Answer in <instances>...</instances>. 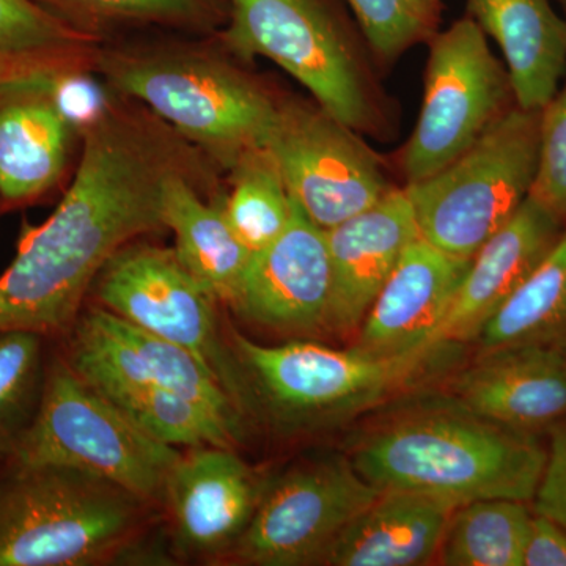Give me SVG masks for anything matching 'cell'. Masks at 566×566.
Here are the masks:
<instances>
[{"mask_svg": "<svg viewBox=\"0 0 566 566\" xmlns=\"http://www.w3.org/2000/svg\"><path fill=\"white\" fill-rule=\"evenodd\" d=\"M331 294L326 232L293 202L289 226L268 248L253 253L229 305L268 329L315 334L331 327Z\"/></svg>", "mask_w": 566, "mask_h": 566, "instance_id": "14", "label": "cell"}, {"mask_svg": "<svg viewBox=\"0 0 566 566\" xmlns=\"http://www.w3.org/2000/svg\"><path fill=\"white\" fill-rule=\"evenodd\" d=\"M428 43L422 109L400 155L406 185L460 158L515 102L505 66L468 14Z\"/></svg>", "mask_w": 566, "mask_h": 566, "instance_id": "9", "label": "cell"}, {"mask_svg": "<svg viewBox=\"0 0 566 566\" xmlns=\"http://www.w3.org/2000/svg\"><path fill=\"white\" fill-rule=\"evenodd\" d=\"M106 311L196 354L240 408L244 378L223 345L218 301L178 259L175 249L148 243L123 245L104 264L91 290Z\"/></svg>", "mask_w": 566, "mask_h": 566, "instance_id": "10", "label": "cell"}, {"mask_svg": "<svg viewBox=\"0 0 566 566\" xmlns=\"http://www.w3.org/2000/svg\"><path fill=\"white\" fill-rule=\"evenodd\" d=\"M458 405L491 422L535 431L566 417V342L480 353L458 376Z\"/></svg>", "mask_w": 566, "mask_h": 566, "instance_id": "17", "label": "cell"}, {"mask_svg": "<svg viewBox=\"0 0 566 566\" xmlns=\"http://www.w3.org/2000/svg\"><path fill=\"white\" fill-rule=\"evenodd\" d=\"M182 453L137 427L106 395L52 357L39 416L9 460L80 469L164 505L170 472Z\"/></svg>", "mask_w": 566, "mask_h": 566, "instance_id": "7", "label": "cell"}, {"mask_svg": "<svg viewBox=\"0 0 566 566\" xmlns=\"http://www.w3.org/2000/svg\"><path fill=\"white\" fill-rule=\"evenodd\" d=\"M471 260L450 255L420 237L412 241L365 315L356 348L400 354L433 345L431 338Z\"/></svg>", "mask_w": 566, "mask_h": 566, "instance_id": "20", "label": "cell"}, {"mask_svg": "<svg viewBox=\"0 0 566 566\" xmlns=\"http://www.w3.org/2000/svg\"><path fill=\"white\" fill-rule=\"evenodd\" d=\"M382 491L352 460L323 458L264 485L251 523L233 546L249 565L323 564L331 547Z\"/></svg>", "mask_w": 566, "mask_h": 566, "instance_id": "12", "label": "cell"}, {"mask_svg": "<svg viewBox=\"0 0 566 566\" xmlns=\"http://www.w3.org/2000/svg\"><path fill=\"white\" fill-rule=\"evenodd\" d=\"M565 226L528 193L512 219L472 256L431 344L447 346L476 338L488 319L557 243Z\"/></svg>", "mask_w": 566, "mask_h": 566, "instance_id": "18", "label": "cell"}, {"mask_svg": "<svg viewBox=\"0 0 566 566\" xmlns=\"http://www.w3.org/2000/svg\"><path fill=\"white\" fill-rule=\"evenodd\" d=\"M527 502L480 499L460 505L439 547L449 566H523L532 520Z\"/></svg>", "mask_w": 566, "mask_h": 566, "instance_id": "27", "label": "cell"}, {"mask_svg": "<svg viewBox=\"0 0 566 566\" xmlns=\"http://www.w3.org/2000/svg\"><path fill=\"white\" fill-rule=\"evenodd\" d=\"M538 151L539 111L515 104L455 161L405 186L419 237L450 255L472 259L527 199Z\"/></svg>", "mask_w": 566, "mask_h": 566, "instance_id": "6", "label": "cell"}, {"mask_svg": "<svg viewBox=\"0 0 566 566\" xmlns=\"http://www.w3.org/2000/svg\"><path fill=\"white\" fill-rule=\"evenodd\" d=\"M531 196L566 223V82L539 111L538 167Z\"/></svg>", "mask_w": 566, "mask_h": 566, "instance_id": "32", "label": "cell"}, {"mask_svg": "<svg viewBox=\"0 0 566 566\" xmlns=\"http://www.w3.org/2000/svg\"><path fill=\"white\" fill-rule=\"evenodd\" d=\"M216 39V36H214ZM218 41V39H216ZM93 71L229 172L266 147L281 98L218 41H103Z\"/></svg>", "mask_w": 566, "mask_h": 566, "instance_id": "2", "label": "cell"}, {"mask_svg": "<svg viewBox=\"0 0 566 566\" xmlns=\"http://www.w3.org/2000/svg\"><path fill=\"white\" fill-rule=\"evenodd\" d=\"M480 353L566 342V226L557 243L485 323Z\"/></svg>", "mask_w": 566, "mask_h": 566, "instance_id": "26", "label": "cell"}, {"mask_svg": "<svg viewBox=\"0 0 566 566\" xmlns=\"http://www.w3.org/2000/svg\"><path fill=\"white\" fill-rule=\"evenodd\" d=\"M216 39L238 61L264 57L303 84L315 103L356 133L376 122L375 92L335 0H229Z\"/></svg>", "mask_w": 566, "mask_h": 566, "instance_id": "5", "label": "cell"}, {"mask_svg": "<svg viewBox=\"0 0 566 566\" xmlns=\"http://www.w3.org/2000/svg\"><path fill=\"white\" fill-rule=\"evenodd\" d=\"M458 509L453 502L408 491H382L346 527L323 565L417 566L438 557Z\"/></svg>", "mask_w": 566, "mask_h": 566, "instance_id": "22", "label": "cell"}, {"mask_svg": "<svg viewBox=\"0 0 566 566\" xmlns=\"http://www.w3.org/2000/svg\"><path fill=\"white\" fill-rule=\"evenodd\" d=\"M368 46L381 61L400 57L438 32L441 9L427 0H346Z\"/></svg>", "mask_w": 566, "mask_h": 566, "instance_id": "31", "label": "cell"}, {"mask_svg": "<svg viewBox=\"0 0 566 566\" xmlns=\"http://www.w3.org/2000/svg\"><path fill=\"white\" fill-rule=\"evenodd\" d=\"M523 566H566V531L549 517L532 513Z\"/></svg>", "mask_w": 566, "mask_h": 566, "instance_id": "35", "label": "cell"}, {"mask_svg": "<svg viewBox=\"0 0 566 566\" xmlns=\"http://www.w3.org/2000/svg\"><path fill=\"white\" fill-rule=\"evenodd\" d=\"M442 346L400 354L334 349L314 342L256 344L232 334V352L244 381L283 427H315L381 403L416 378Z\"/></svg>", "mask_w": 566, "mask_h": 566, "instance_id": "8", "label": "cell"}, {"mask_svg": "<svg viewBox=\"0 0 566 566\" xmlns=\"http://www.w3.org/2000/svg\"><path fill=\"white\" fill-rule=\"evenodd\" d=\"M549 430L545 471L534 497V512L566 531V417Z\"/></svg>", "mask_w": 566, "mask_h": 566, "instance_id": "34", "label": "cell"}, {"mask_svg": "<svg viewBox=\"0 0 566 566\" xmlns=\"http://www.w3.org/2000/svg\"><path fill=\"white\" fill-rule=\"evenodd\" d=\"M216 174H180L167 182L164 223L166 230H172L174 249L186 270L218 303L230 304L252 253L227 221L223 197L210 202L205 193L218 185Z\"/></svg>", "mask_w": 566, "mask_h": 566, "instance_id": "23", "label": "cell"}, {"mask_svg": "<svg viewBox=\"0 0 566 566\" xmlns=\"http://www.w3.org/2000/svg\"><path fill=\"white\" fill-rule=\"evenodd\" d=\"M82 33L107 41L136 29L214 36L229 21V0H35Z\"/></svg>", "mask_w": 566, "mask_h": 566, "instance_id": "25", "label": "cell"}, {"mask_svg": "<svg viewBox=\"0 0 566 566\" xmlns=\"http://www.w3.org/2000/svg\"><path fill=\"white\" fill-rule=\"evenodd\" d=\"M46 81L59 109L81 136L109 111L115 99V92L93 70L65 71Z\"/></svg>", "mask_w": 566, "mask_h": 566, "instance_id": "33", "label": "cell"}, {"mask_svg": "<svg viewBox=\"0 0 566 566\" xmlns=\"http://www.w3.org/2000/svg\"><path fill=\"white\" fill-rule=\"evenodd\" d=\"M468 17L504 55L516 106L542 111L566 74V18L549 0H468Z\"/></svg>", "mask_w": 566, "mask_h": 566, "instance_id": "21", "label": "cell"}, {"mask_svg": "<svg viewBox=\"0 0 566 566\" xmlns=\"http://www.w3.org/2000/svg\"><path fill=\"white\" fill-rule=\"evenodd\" d=\"M562 7H564L565 18H566V0H560Z\"/></svg>", "mask_w": 566, "mask_h": 566, "instance_id": "37", "label": "cell"}, {"mask_svg": "<svg viewBox=\"0 0 566 566\" xmlns=\"http://www.w3.org/2000/svg\"><path fill=\"white\" fill-rule=\"evenodd\" d=\"M7 458H3L2 455H0V468H2V464H3V461H6Z\"/></svg>", "mask_w": 566, "mask_h": 566, "instance_id": "38", "label": "cell"}, {"mask_svg": "<svg viewBox=\"0 0 566 566\" xmlns=\"http://www.w3.org/2000/svg\"><path fill=\"white\" fill-rule=\"evenodd\" d=\"M191 172L218 167L147 107L115 93L109 111L82 134L61 203L24 233L0 275V331L69 334L112 255L166 230L167 182Z\"/></svg>", "mask_w": 566, "mask_h": 566, "instance_id": "1", "label": "cell"}, {"mask_svg": "<svg viewBox=\"0 0 566 566\" xmlns=\"http://www.w3.org/2000/svg\"><path fill=\"white\" fill-rule=\"evenodd\" d=\"M419 238L406 189H392L378 203L326 230L333 294L331 327L349 333L365 315L412 241Z\"/></svg>", "mask_w": 566, "mask_h": 566, "instance_id": "19", "label": "cell"}, {"mask_svg": "<svg viewBox=\"0 0 566 566\" xmlns=\"http://www.w3.org/2000/svg\"><path fill=\"white\" fill-rule=\"evenodd\" d=\"M82 136L46 80L0 84V212L31 207L61 188Z\"/></svg>", "mask_w": 566, "mask_h": 566, "instance_id": "15", "label": "cell"}, {"mask_svg": "<svg viewBox=\"0 0 566 566\" xmlns=\"http://www.w3.org/2000/svg\"><path fill=\"white\" fill-rule=\"evenodd\" d=\"M428 3L436 7V9H441V0H427Z\"/></svg>", "mask_w": 566, "mask_h": 566, "instance_id": "36", "label": "cell"}, {"mask_svg": "<svg viewBox=\"0 0 566 566\" xmlns=\"http://www.w3.org/2000/svg\"><path fill=\"white\" fill-rule=\"evenodd\" d=\"M222 207L227 221L249 252L268 248L289 226L293 202L268 148H256L229 170Z\"/></svg>", "mask_w": 566, "mask_h": 566, "instance_id": "28", "label": "cell"}, {"mask_svg": "<svg viewBox=\"0 0 566 566\" xmlns=\"http://www.w3.org/2000/svg\"><path fill=\"white\" fill-rule=\"evenodd\" d=\"M547 447L531 431L468 409H441L382 424L354 449L352 463L381 491H408L458 506L480 499L534 501Z\"/></svg>", "mask_w": 566, "mask_h": 566, "instance_id": "3", "label": "cell"}, {"mask_svg": "<svg viewBox=\"0 0 566 566\" xmlns=\"http://www.w3.org/2000/svg\"><path fill=\"white\" fill-rule=\"evenodd\" d=\"M148 504L59 464L0 468V566H91L123 557Z\"/></svg>", "mask_w": 566, "mask_h": 566, "instance_id": "4", "label": "cell"}, {"mask_svg": "<svg viewBox=\"0 0 566 566\" xmlns=\"http://www.w3.org/2000/svg\"><path fill=\"white\" fill-rule=\"evenodd\" d=\"M48 337L0 331V455L13 457L31 430L46 389Z\"/></svg>", "mask_w": 566, "mask_h": 566, "instance_id": "30", "label": "cell"}, {"mask_svg": "<svg viewBox=\"0 0 566 566\" xmlns=\"http://www.w3.org/2000/svg\"><path fill=\"white\" fill-rule=\"evenodd\" d=\"M264 148L293 202L324 232L395 189L376 153L316 103L281 99Z\"/></svg>", "mask_w": 566, "mask_h": 566, "instance_id": "11", "label": "cell"}, {"mask_svg": "<svg viewBox=\"0 0 566 566\" xmlns=\"http://www.w3.org/2000/svg\"><path fill=\"white\" fill-rule=\"evenodd\" d=\"M264 483L227 447H197L170 472L164 505L182 551L218 554L237 545Z\"/></svg>", "mask_w": 566, "mask_h": 566, "instance_id": "16", "label": "cell"}, {"mask_svg": "<svg viewBox=\"0 0 566 566\" xmlns=\"http://www.w3.org/2000/svg\"><path fill=\"white\" fill-rule=\"evenodd\" d=\"M102 43L65 24L35 0H0V84L93 70Z\"/></svg>", "mask_w": 566, "mask_h": 566, "instance_id": "24", "label": "cell"}, {"mask_svg": "<svg viewBox=\"0 0 566 566\" xmlns=\"http://www.w3.org/2000/svg\"><path fill=\"white\" fill-rule=\"evenodd\" d=\"M109 398V397H107ZM145 434L175 447H227L240 439L241 427L188 395L166 389H142L111 397Z\"/></svg>", "mask_w": 566, "mask_h": 566, "instance_id": "29", "label": "cell"}, {"mask_svg": "<svg viewBox=\"0 0 566 566\" xmlns=\"http://www.w3.org/2000/svg\"><path fill=\"white\" fill-rule=\"evenodd\" d=\"M66 335V363L106 397L142 389L174 390L240 424V408L226 387L182 346L134 326L102 305L82 311Z\"/></svg>", "mask_w": 566, "mask_h": 566, "instance_id": "13", "label": "cell"}]
</instances>
